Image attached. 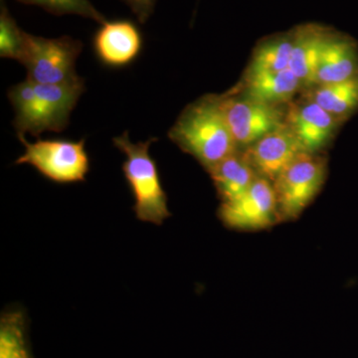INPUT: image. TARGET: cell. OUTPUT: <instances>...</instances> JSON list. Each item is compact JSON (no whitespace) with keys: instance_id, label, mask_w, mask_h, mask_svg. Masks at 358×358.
Listing matches in <instances>:
<instances>
[{"instance_id":"17","label":"cell","mask_w":358,"mask_h":358,"mask_svg":"<svg viewBox=\"0 0 358 358\" xmlns=\"http://www.w3.org/2000/svg\"><path fill=\"white\" fill-rule=\"evenodd\" d=\"M292 48V31L264 40L254 50L246 74H261L289 69Z\"/></svg>"},{"instance_id":"16","label":"cell","mask_w":358,"mask_h":358,"mask_svg":"<svg viewBox=\"0 0 358 358\" xmlns=\"http://www.w3.org/2000/svg\"><path fill=\"white\" fill-rule=\"evenodd\" d=\"M306 96L343 122L358 109V75L338 83L310 87Z\"/></svg>"},{"instance_id":"6","label":"cell","mask_w":358,"mask_h":358,"mask_svg":"<svg viewBox=\"0 0 358 358\" xmlns=\"http://www.w3.org/2000/svg\"><path fill=\"white\" fill-rule=\"evenodd\" d=\"M327 164L317 155L303 152L275 178L274 186L280 221L301 215L322 189Z\"/></svg>"},{"instance_id":"8","label":"cell","mask_w":358,"mask_h":358,"mask_svg":"<svg viewBox=\"0 0 358 358\" xmlns=\"http://www.w3.org/2000/svg\"><path fill=\"white\" fill-rule=\"evenodd\" d=\"M218 216L227 227L236 230L265 229L280 222L273 183L258 176L243 194L221 202Z\"/></svg>"},{"instance_id":"7","label":"cell","mask_w":358,"mask_h":358,"mask_svg":"<svg viewBox=\"0 0 358 358\" xmlns=\"http://www.w3.org/2000/svg\"><path fill=\"white\" fill-rule=\"evenodd\" d=\"M226 121L239 150L286 126L284 106L268 105L238 93L221 95Z\"/></svg>"},{"instance_id":"10","label":"cell","mask_w":358,"mask_h":358,"mask_svg":"<svg viewBox=\"0 0 358 358\" xmlns=\"http://www.w3.org/2000/svg\"><path fill=\"white\" fill-rule=\"evenodd\" d=\"M242 150L261 178L274 182L296 157L306 152L288 127L275 129Z\"/></svg>"},{"instance_id":"5","label":"cell","mask_w":358,"mask_h":358,"mask_svg":"<svg viewBox=\"0 0 358 358\" xmlns=\"http://www.w3.org/2000/svg\"><path fill=\"white\" fill-rule=\"evenodd\" d=\"M82 50V42L70 36L44 38L27 33L21 64L33 83H73L81 79L76 73V61Z\"/></svg>"},{"instance_id":"1","label":"cell","mask_w":358,"mask_h":358,"mask_svg":"<svg viewBox=\"0 0 358 358\" xmlns=\"http://www.w3.org/2000/svg\"><path fill=\"white\" fill-rule=\"evenodd\" d=\"M169 138L206 171L239 150L219 95L204 96L188 105L169 129Z\"/></svg>"},{"instance_id":"4","label":"cell","mask_w":358,"mask_h":358,"mask_svg":"<svg viewBox=\"0 0 358 358\" xmlns=\"http://www.w3.org/2000/svg\"><path fill=\"white\" fill-rule=\"evenodd\" d=\"M24 145V154L15 164H28L45 178L58 185H72L86 181L90 171V157L84 138L80 141L38 140L29 143L25 136H18Z\"/></svg>"},{"instance_id":"21","label":"cell","mask_w":358,"mask_h":358,"mask_svg":"<svg viewBox=\"0 0 358 358\" xmlns=\"http://www.w3.org/2000/svg\"><path fill=\"white\" fill-rule=\"evenodd\" d=\"M141 23H145L154 13L157 0H124Z\"/></svg>"},{"instance_id":"12","label":"cell","mask_w":358,"mask_h":358,"mask_svg":"<svg viewBox=\"0 0 358 358\" xmlns=\"http://www.w3.org/2000/svg\"><path fill=\"white\" fill-rule=\"evenodd\" d=\"M358 75V45L348 35L333 31L320 53L312 87L338 83Z\"/></svg>"},{"instance_id":"13","label":"cell","mask_w":358,"mask_h":358,"mask_svg":"<svg viewBox=\"0 0 358 358\" xmlns=\"http://www.w3.org/2000/svg\"><path fill=\"white\" fill-rule=\"evenodd\" d=\"M333 31L315 23L300 25L292 30L293 48L289 68L301 80L303 88L312 87L320 53Z\"/></svg>"},{"instance_id":"20","label":"cell","mask_w":358,"mask_h":358,"mask_svg":"<svg viewBox=\"0 0 358 358\" xmlns=\"http://www.w3.org/2000/svg\"><path fill=\"white\" fill-rule=\"evenodd\" d=\"M17 1L27 6L42 7L54 15L73 14V15L89 18L100 24L107 21L105 16L100 11L96 10L95 6L89 0H17Z\"/></svg>"},{"instance_id":"14","label":"cell","mask_w":358,"mask_h":358,"mask_svg":"<svg viewBox=\"0 0 358 358\" xmlns=\"http://www.w3.org/2000/svg\"><path fill=\"white\" fill-rule=\"evenodd\" d=\"M303 85L289 69L279 72L245 75L239 93L268 105L284 106L291 102Z\"/></svg>"},{"instance_id":"19","label":"cell","mask_w":358,"mask_h":358,"mask_svg":"<svg viewBox=\"0 0 358 358\" xmlns=\"http://www.w3.org/2000/svg\"><path fill=\"white\" fill-rule=\"evenodd\" d=\"M27 33L20 29L2 2L0 13V56L21 63L24 55Z\"/></svg>"},{"instance_id":"15","label":"cell","mask_w":358,"mask_h":358,"mask_svg":"<svg viewBox=\"0 0 358 358\" xmlns=\"http://www.w3.org/2000/svg\"><path fill=\"white\" fill-rule=\"evenodd\" d=\"M207 171L221 202L231 201L243 194L259 176L242 150L225 157Z\"/></svg>"},{"instance_id":"18","label":"cell","mask_w":358,"mask_h":358,"mask_svg":"<svg viewBox=\"0 0 358 358\" xmlns=\"http://www.w3.org/2000/svg\"><path fill=\"white\" fill-rule=\"evenodd\" d=\"M0 358H32L26 336L24 313L4 312L0 320Z\"/></svg>"},{"instance_id":"11","label":"cell","mask_w":358,"mask_h":358,"mask_svg":"<svg viewBox=\"0 0 358 358\" xmlns=\"http://www.w3.org/2000/svg\"><path fill=\"white\" fill-rule=\"evenodd\" d=\"M143 38L138 26L131 21H106L93 38L96 57L110 68L131 65L143 50Z\"/></svg>"},{"instance_id":"2","label":"cell","mask_w":358,"mask_h":358,"mask_svg":"<svg viewBox=\"0 0 358 358\" xmlns=\"http://www.w3.org/2000/svg\"><path fill=\"white\" fill-rule=\"evenodd\" d=\"M84 92L83 78L73 83L37 84L26 79L14 85L9 89L8 99L15 112L13 126L17 136L64 131Z\"/></svg>"},{"instance_id":"3","label":"cell","mask_w":358,"mask_h":358,"mask_svg":"<svg viewBox=\"0 0 358 358\" xmlns=\"http://www.w3.org/2000/svg\"><path fill=\"white\" fill-rule=\"evenodd\" d=\"M157 141V138H150L133 143L128 131L113 138L115 147L126 155L122 169L134 196L133 209L136 218L143 222L162 225L171 213L157 162L150 152V145Z\"/></svg>"},{"instance_id":"9","label":"cell","mask_w":358,"mask_h":358,"mask_svg":"<svg viewBox=\"0 0 358 358\" xmlns=\"http://www.w3.org/2000/svg\"><path fill=\"white\" fill-rule=\"evenodd\" d=\"M341 122L307 96L301 102L289 103L287 108L286 126L308 154L317 155L326 148Z\"/></svg>"}]
</instances>
